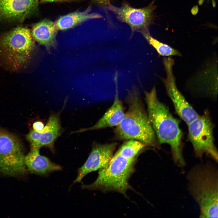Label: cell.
Listing matches in <instances>:
<instances>
[{
  "instance_id": "ffe728a7",
  "label": "cell",
  "mask_w": 218,
  "mask_h": 218,
  "mask_svg": "<svg viewBox=\"0 0 218 218\" xmlns=\"http://www.w3.org/2000/svg\"><path fill=\"white\" fill-rule=\"evenodd\" d=\"M44 126V124L40 121H36L33 125V130L38 132L41 131Z\"/></svg>"
},
{
  "instance_id": "d6986e66",
  "label": "cell",
  "mask_w": 218,
  "mask_h": 218,
  "mask_svg": "<svg viewBox=\"0 0 218 218\" xmlns=\"http://www.w3.org/2000/svg\"><path fill=\"white\" fill-rule=\"evenodd\" d=\"M148 43L156 50L160 55L170 56H181V54L177 50L168 45L162 43L151 37L150 34H142Z\"/></svg>"
},
{
  "instance_id": "52a82bcc",
  "label": "cell",
  "mask_w": 218,
  "mask_h": 218,
  "mask_svg": "<svg viewBox=\"0 0 218 218\" xmlns=\"http://www.w3.org/2000/svg\"><path fill=\"white\" fill-rule=\"evenodd\" d=\"M21 145L15 137L0 129V172L10 176L27 172Z\"/></svg>"
},
{
  "instance_id": "e0dca14e",
  "label": "cell",
  "mask_w": 218,
  "mask_h": 218,
  "mask_svg": "<svg viewBox=\"0 0 218 218\" xmlns=\"http://www.w3.org/2000/svg\"><path fill=\"white\" fill-rule=\"evenodd\" d=\"M90 11L89 8L82 12H73L61 16L57 21L55 26L60 30H66L87 20L102 17L99 14L90 13Z\"/></svg>"
},
{
  "instance_id": "5b68a950",
  "label": "cell",
  "mask_w": 218,
  "mask_h": 218,
  "mask_svg": "<svg viewBox=\"0 0 218 218\" xmlns=\"http://www.w3.org/2000/svg\"><path fill=\"white\" fill-rule=\"evenodd\" d=\"M136 159H128L116 153L108 164L99 170L96 180L89 185L83 184L82 188L116 191L126 196L131 188L128 179L134 171Z\"/></svg>"
},
{
  "instance_id": "9a60e30c",
  "label": "cell",
  "mask_w": 218,
  "mask_h": 218,
  "mask_svg": "<svg viewBox=\"0 0 218 218\" xmlns=\"http://www.w3.org/2000/svg\"><path fill=\"white\" fill-rule=\"evenodd\" d=\"M39 150V149L31 147L30 151L25 157V165L29 171L45 175L50 172L62 169L61 166L53 163L47 157L41 155Z\"/></svg>"
},
{
  "instance_id": "ac0fdd59",
  "label": "cell",
  "mask_w": 218,
  "mask_h": 218,
  "mask_svg": "<svg viewBox=\"0 0 218 218\" xmlns=\"http://www.w3.org/2000/svg\"><path fill=\"white\" fill-rule=\"evenodd\" d=\"M146 146L145 144L138 140H127L116 153L128 159H136L139 153Z\"/></svg>"
},
{
  "instance_id": "8992f818",
  "label": "cell",
  "mask_w": 218,
  "mask_h": 218,
  "mask_svg": "<svg viewBox=\"0 0 218 218\" xmlns=\"http://www.w3.org/2000/svg\"><path fill=\"white\" fill-rule=\"evenodd\" d=\"M188 138L196 158L205 154L218 163V151L214 142V126L209 112L206 111L188 125Z\"/></svg>"
},
{
  "instance_id": "4fadbf2b",
  "label": "cell",
  "mask_w": 218,
  "mask_h": 218,
  "mask_svg": "<svg viewBox=\"0 0 218 218\" xmlns=\"http://www.w3.org/2000/svg\"><path fill=\"white\" fill-rule=\"evenodd\" d=\"M60 114V113L51 114L41 131L33 130L27 135V139L31 144V147L39 149L45 146L54 152V142L61 133Z\"/></svg>"
},
{
  "instance_id": "9c48e42d",
  "label": "cell",
  "mask_w": 218,
  "mask_h": 218,
  "mask_svg": "<svg viewBox=\"0 0 218 218\" xmlns=\"http://www.w3.org/2000/svg\"><path fill=\"white\" fill-rule=\"evenodd\" d=\"M154 4L152 2L147 6L140 8H135L126 3L121 7L110 4L106 7L119 21L129 26L132 35L135 31L150 34L148 28L153 22V12L156 8Z\"/></svg>"
},
{
  "instance_id": "7c38bea8",
  "label": "cell",
  "mask_w": 218,
  "mask_h": 218,
  "mask_svg": "<svg viewBox=\"0 0 218 218\" xmlns=\"http://www.w3.org/2000/svg\"><path fill=\"white\" fill-rule=\"evenodd\" d=\"M117 144L94 143L91 151L84 164L78 170V175L73 183L80 182L86 175L106 167L113 156Z\"/></svg>"
},
{
  "instance_id": "7a4b0ae2",
  "label": "cell",
  "mask_w": 218,
  "mask_h": 218,
  "mask_svg": "<svg viewBox=\"0 0 218 218\" xmlns=\"http://www.w3.org/2000/svg\"><path fill=\"white\" fill-rule=\"evenodd\" d=\"M144 94L149 119L159 143L169 145L174 163L180 167L184 166L182 134L179 121L173 116L168 107L158 100L155 86L150 92L145 91Z\"/></svg>"
},
{
  "instance_id": "277c9868",
  "label": "cell",
  "mask_w": 218,
  "mask_h": 218,
  "mask_svg": "<svg viewBox=\"0 0 218 218\" xmlns=\"http://www.w3.org/2000/svg\"><path fill=\"white\" fill-rule=\"evenodd\" d=\"M30 30L18 26L0 34V60L12 71L25 65L34 48Z\"/></svg>"
},
{
  "instance_id": "ba28073f",
  "label": "cell",
  "mask_w": 218,
  "mask_h": 218,
  "mask_svg": "<svg viewBox=\"0 0 218 218\" xmlns=\"http://www.w3.org/2000/svg\"><path fill=\"white\" fill-rule=\"evenodd\" d=\"M163 63L166 77L162 78V80L167 95L173 103L176 113L188 125L199 115L177 88L173 72V59L171 57L164 58Z\"/></svg>"
},
{
  "instance_id": "44dd1931",
  "label": "cell",
  "mask_w": 218,
  "mask_h": 218,
  "mask_svg": "<svg viewBox=\"0 0 218 218\" xmlns=\"http://www.w3.org/2000/svg\"><path fill=\"white\" fill-rule=\"evenodd\" d=\"M98 4L102 6L107 7L110 4L111 0H94Z\"/></svg>"
},
{
  "instance_id": "3957f363",
  "label": "cell",
  "mask_w": 218,
  "mask_h": 218,
  "mask_svg": "<svg viewBox=\"0 0 218 218\" xmlns=\"http://www.w3.org/2000/svg\"><path fill=\"white\" fill-rule=\"evenodd\" d=\"M127 100L128 109L115 130L116 138L120 140H136L147 146L160 148L137 88H134L128 92Z\"/></svg>"
},
{
  "instance_id": "2e32d148",
  "label": "cell",
  "mask_w": 218,
  "mask_h": 218,
  "mask_svg": "<svg viewBox=\"0 0 218 218\" xmlns=\"http://www.w3.org/2000/svg\"><path fill=\"white\" fill-rule=\"evenodd\" d=\"M56 28L52 21L43 20L33 25L31 33L32 37L48 49L55 45Z\"/></svg>"
},
{
  "instance_id": "8fae6325",
  "label": "cell",
  "mask_w": 218,
  "mask_h": 218,
  "mask_svg": "<svg viewBox=\"0 0 218 218\" xmlns=\"http://www.w3.org/2000/svg\"><path fill=\"white\" fill-rule=\"evenodd\" d=\"M38 1L0 0V23H22L36 12Z\"/></svg>"
},
{
  "instance_id": "5bb4252c",
  "label": "cell",
  "mask_w": 218,
  "mask_h": 218,
  "mask_svg": "<svg viewBox=\"0 0 218 218\" xmlns=\"http://www.w3.org/2000/svg\"><path fill=\"white\" fill-rule=\"evenodd\" d=\"M114 79L116 86L115 94L112 106L94 125L88 128L81 129L72 132V134L117 126L120 124L125 113L122 103L118 96L117 73L116 74Z\"/></svg>"
},
{
  "instance_id": "6da1fadb",
  "label": "cell",
  "mask_w": 218,
  "mask_h": 218,
  "mask_svg": "<svg viewBox=\"0 0 218 218\" xmlns=\"http://www.w3.org/2000/svg\"><path fill=\"white\" fill-rule=\"evenodd\" d=\"M217 164L210 160L196 164L186 174L187 190L199 207L200 217H218Z\"/></svg>"
},
{
  "instance_id": "30bf717a",
  "label": "cell",
  "mask_w": 218,
  "mask_h": 218,
  "mask_svg": "<svg viewBox=\"0 0 218 218\" xmlns=\"http://www.w3.org/2000/svg\"><path fill=\"white\" fill-rule=\"evenodd\" d=\"M207 63L190 79L187 88L195 96L215 100L218 93L217 60L215 58Z\"/></svg>"
},
{
  "instance_id": "7402d4cb",
  "label": "cell",
  "mask_w": 218,
  "mask_h": 218,
  "mask_svg": "<svg viewBox=\"0 0 218 218\" xmlns=\"http://www.w3.org/2000/svg\"><path fill=\"white\" fill-rule=\"evenodd\" d=\"M41 0L42 1H43V2H52L62 1L65 0Z\"/></svg>"
}]
</instances>
